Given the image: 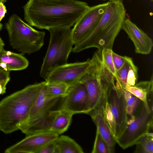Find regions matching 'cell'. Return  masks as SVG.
I'll return each mask as SVG.
<instances>
[{
    "instance_id": "cell-1",
    "label": "cell",
    "mask_w": 153,
    "mask_h": 153,
    "mask_svg": "<svg viewBox=\"0 0 153 153\" xmlns=\"http://www.w3.org/2000/svg\"><path fill=\"white\" fill-rule=\"evenodd\" d=\"M89 8L78 0H29L23 7L24 19L29 25L47 30L71 27Z\"/></svg>"
},
{
    "instance_id": "cell-2",
    "label": "cell",
    "mask_w": 153,
    "mask_h": 153,
    "mask_svg": "<svg viewBox=\"0 0 153 153\" xmlns=\"http://www.w3.org/2000/svg\"><path fill=\"white\" fill-rule=\"evenodd\" d=\"M108 2L104 14L95 28L87 37L74 45L72 52L77 53L92 48L100 50L112 49L126 18V10L122 0Z\"/></svg>"
},
{
    "instance_id": "cell-3",
    "label": "cell",
    "mask_w": 153,
    "mask_h": 153,
    "mask_svg": "<svg viewBox=\"0 0 153 153\" xmlns=\"http://www.w3.org/2000/svg\"><path fill=\"white\" fill-rule=\"evenodd\" d=\"M44 81L28 85L0 101V131L5 134L19 130L28 117Z\"/></svg>"
},
{
    "instance_id": "cell-4",
    "label": "cell",
    "mask_w": 153,
    "mask_h": 153,
    "mask_svg": "<svg viewBox=\"0 0 153 153\" xmlns=\"http://www.w3.org/2000/svg\"><path fill=\"white\" fill-rule=\"evenodd\" d=\"M88 71L79 81L85 86L88 94L87 105L85 114L89 115L103 111L108 91L115 82V77L104 65L101 50L94 53Z\"/></svg>"
},
{
    "instance_id": "cell-5",
    "label": "cell",
    "mask_w": 153,
    "mask_h": 153,
    "mask_svg": "<svg viewBox=\"0 0 153 153\" xmlns=\"http://www.w3.org/2000/svg\"><path fill=\"white\" fill-rule=\"evenodd\" d=\"M44 81L27 120L18 126L26 136L50 131L56 115L62 109L65 96L49 97L46 93Z\"/></svg>"
},
{
    "instance_id": "cell-6",
    "label": "cell",
    "mask_w": 153,
    "mask_h": 153,
    "mask_svg": "<svg viewBox=\"0 0 153 153\" xmlns=\"http://www.w3.org/2000/svg\"><path fill=\"white\" fill-rule=\"evenodd\" d=\"M48 30L49 43L40 71V77L45 80L54 69L68 63L74 45L71 27H59Z\"/></svg>"
},
{
    "instance_id": "cell-7",
    "label": "cell",
    "mask_w": 153,
    "mask_h": 153,
    "mask_svg": "<svg viewBox=\"0 0 153 153\" xmlns=\"http://www.w3.org/2000/svg\"><path fill=\"white\" fill-rule=\"evenodd\" d=\"M5 27L10 45L22 54L35 53L44 44L45 33L35 29L15 14L9 17Z\"/></svg>"
},
{
    "instance_id": "cell-8",
    "label": "cell",
    "mask_w": 153,
    "mask_h": 153,
    "mask_svg": "<svg viewBox=\"0 0 153 153\" xmlns=\"http://www.w3.org/2000/svg\"><path fill=\"white\" fill-rule=\"evenodd\" d=\"M153 110H148L142 102L135 114L128 116L125 128L115 138L116 143L123 149L135 145L141 137L153 130Z\"/></svg>"
},
{
    "instance_id": "cell-9",
    "label": "cell",
    "mask_w": 153,
    "mask_h": 153,
    "mask_svg": "<svg viewBox=\"0 0 153 153\" xmlns=\"http://www.w3.org/2000/svg\"><path fill=\"white\" fill-rule=\"evenodd\" d=\"M108 2L92 7L82 16L71 29V36L74 45L87 37L99 22L108 5Z\"/></svg>"
},
{
    "instance_id": "cell-10",
    "label": "cell",
    "mask_w": 153,
    "mask_h": 153,
    "mask_svg": "<svg viewBox=\"0 0 153 153\" xmlns=\"http://www.w3.org/2000/svg\"><path fill=\"white\" fill-rule=\"evenodd\" d=\"M92 59L83 62L67 63L54 69L45 81L47 82L60 83L71 86L79 81L88 71Z\"/></svg>"
},
{
    "instance_id": "cell-11",
    "label": "cell",
    "mask_w": 153,
    "mask_h": 153,
    "mask_svg": "<svg viewBox=\"0 0 153 153\" xmlns=\"http://www.w3.org/2000/svg\"><path fill=\"white\" fill-rule=\"evenodd\" d=\"M115 125V138L122 132L128 120L123 89L115 82L109 89L107 97Z\"/></svg>"
},
{
    "instance_id": "cell-12",
    "label": "cell",
    "mask_w": 153,
    "mask_h": 153,
    "mask_svg": "<svg viewBox=\"0 0 153 153\" xmlns=\"http://www.w3.org/2000/svg\"><path fill=\"white\" fill-rule=\"evenodd\" d=\"M59 135L49 131L27 135L24 139L7 148L5 153H37L45 145L55 141Z\"/></svg>"
},
{
    "instance_id": "cell-13",
    "label": "cell",
    "mask_w": 153,
    "mask_h": 153,
    "mask_svg": "<svg viewBox=\"0 0 153 153\" xmlns=\"http://www.w3.org/2000/svg\"><path fill=\"white\" fill-rule=\"evenodd\" d=\"M88 101L86 87L82 82L79 81L69 87L65 97L62 109L73 115L85 114Z\"/></svg>"
},
{
    "instance_id": "cell-14",
    "label": "cell",
    "mask_w": 153,
    "mask_h": 153,
    "mask_svg": "<svg viewBox=\"0 0 153 153\" xmlns=\"http://www.w3.org/2000/svg\"><path fill=\"white\" fill-rule=\"evenodd\" d=\"M121 29L126 32L133 42L136 53L145 55L150 53L153 46L152 39L130 19L125 18Z\"/></svg>"
},
{
    "instance_id": "cell-15",
    "label": "cell",
    "mask_w": 153,
    "mask_h": 153,
    "mask_svg": "<svg viewBox=\"0 0 153 153\" xmlns=\"http://www.w3.org/2000/svg\"><path fill=\"white\" fill-rule=\"evenodd\" d=\"M140 99L149 110H153V77L149 80L142 81L124 88Z\"/></svg>"
},
{
    "instance_id": "cell-16",
    "label": "cell",
    "mask_w": 153,
    "mask_h": 153,
    "mask_svg": "<svg viewBox=\"0 0 153 153\" xmlns=\"http://www.w3.org/2000/svg\"><path fill=\"white\" fill-rule=\"evenodd\" d=\"M29 62L21 54L6 51L3 48L0 51V68L6 71H19L28 66Z\"/></svg>"
},
{
    "instance_id": "cell-17",
    "label": "cell",
    "mask_w": 153,
    "mask_h": 153,
    "mask_svg": "<svg viewBox=\"0 0 153 153\" xmlns=\"http://www.w3.org/2000/svg\"><path fill=\"white\" fill-rule=\"evenodd\" d=\"M89 115L96 126L97 131L106 143L109 153H114L116 142L115 137L105 120L103 111L94 112Z\"/></svg>"
},
{
    "instance_id": "cell-18",
    "label": "cell",
    "mask_w": 153,
    "mask_h": 153,
    "mask_svg": "<svg viewBox=\"0 0 153 153\" xmlns=\"http://www.w3.org/2000/svg\"><path fill=\"white\" fill-rule=\"evenodd\" d=\"M73 115L67 111L62 109L55 117L50 131L58 135L64 133L70 125Z\"/></svg>"
},
{
    "instance_id": "cell-19",
    "label": "cell",
    "mask_w": 153,
    "mask_h": 153,
    "mask_svg": "<svg viewBox=\"0 0 153 153\" xmlns=\"http://www.w3.org/2000/svg\"><path fill=\"white\" fill-rule=\"evenodd\" d=\"M56 153H83L81 147L73 139L62 135L55 141Z\"/></svg>"
},
{
    "instance_id": "cell-20",
    "label": "cell",
    "mask_w": 153,
    "mask_h": 153,
    "mask_svg": "<svg viewBox=\"0 0 153 153\" xmlns=\"http://www.w3.org/2000/svg\"><path fill=\"white\" fill-rule=\"evenodd\" d=\"M135 145L136 153H153V133L149 132L141 137Z\"/></svg>"
},
{
    "instance_id": "cell-21",
    "label": "cell",
    "mask_w": 153,
    "mask_h": 153,
    "mask_svg": "<svg viewBox=\"0 0 153 153\" xmlns=\"http://www.w3.org/2000/svg\"><path fill=\"white\" fill-rule=\"evenodd\" d=\"M123 90L126 112L128 116H131L137 111L142 101L129 91Z\"/></svg>"
},
{
    "instance_id": "cell-22",
    "label": "cell",
    "mask_w": 153,
    "mask_h": 153,
    "mask_svg": "<svg viewBox=\"0 0 153 153\" xmlns=\"http://www.w3.org/2000/svg\"><path fill=\"white\" fill-rule=\"evenodd\" d=\"M46 82V94L49 97L65 96L69 86L62 83Z\"/></svg>"
},
{
    "instance_id": "cell-23",
    "label": "cell",
    "mask_w": 153,
    "mask_h": 153,
    "mask_svg": "<svg viewBox=\"0 0 153 153\" xmlns=\"http://www.w3.org/2000/svg\"><path fill=\"white\" fill-rule=\"evenodd\" d=\"M125 62L122 67L117 71L116 79L121 87L124 89L126 86L127 76L129 68L130 62L132 59L125 56Z\"/></svg>"
},
{
    "instance_id": "cell-24",
    "label": "cell",
    "mask_w": 153,
    "mask_h": 153,
    "mask_svg": "<svg viewBox=\"0 0 153 153\" xmlns=\"http://www.w3.org/2000/svg\"><path fill=\"white\" fill-rule=\"evenodd\" d=\"M112 49L104 48L101 50L102 60L103 63L108 71L115 77L117 71L114 63Z\"/></svg>"
},
{
    "instance_id": "cell-25",
    "label": "cell",
    "mask_w": 153,
    "mask_h": 153,
    "mask_svg": "<svg viewBox=\"0 0 153 153\" xmlns=\"http://www.w3.org/2000/svg\"><path fill=\"white\" fill-rule=\"evenodd\" d=\"M92 153H109L108 146L99 132L97 131Z\"/></svg>"
},
{
    "instance_id": "cell-26",
    "label": "cell",
    "mask_w": 153,
    "mask_h": 153,
    "mask_svg": "<svg viewBox=\"0 0 153 153\" xmlns=\"http://www.w3.org/2000/svg\"><path fill=\"white\" fill-rule=\"evenodd\" d=\"M103 113L105 120L115 137V125L114 120L107 98L103 108Z\"/></svg>"
},
{
    "instance_id": "cell-27",
    "label": "cell",
    "mask_w": 153,
    "mask_h": 153,
    "mask_svg": "<svg viewBox=\"0 0 153 153\" xmlns=\"http://www.w3.org/2000/svg\"><path fill=\"white\" fill-rule=\"evenodd\" d=\"M138 77V68L134 64L132 59L130 62L127 76L126 86L135 85L137 83Z\"/></svg>"
},
{
    "instance_id": "cell-28",
    "label": "cell",
    "mask_w": 153,
    "mask_h": 153,
    "mask_svg": "<svg viewBox=\"0 0 153 153\" xmlns=\"http://www.w3.org/2000/svg\"><path fill=\"white\" fill-rule=\"evenodd\" d=\"M112 56L114 67L116 71L123 65L125 62V56H122L112 52Z\"/></svg>"
},
{
    "instance_id": "cell-29",
    "label": "cell",
    "mask_w": 153,
    "mask_h": 153,
    "mask_svg": "<svg viewBox=\"0 0 153 153\" xmlns=\"http://www.w3.org/2000/svg\"><path fill=\"white\" fill-rule=\"evenodd\" d=\"M55 141L51 142L45 145L38 151L37 153H56Z\"/></svg>"
},
{
    "instance_id": "cell-30",
    "label": "cell",
    "mask_w": 153,
    "mask_h": 153,
    "mask_svg": "<svg viewBox=\"0 0 153 153\" xmlns=\"http://www.w3.org/2000/svg\"><path fill=\"white\" fill-rule=\"evenodd\" d=\"M10 79V71L4 70L0 68V84L6 88Z\"/></svg>"
},
{
    "instance_id": "cell-31",
    "label": "cell",
    "mask_w": 153,
    "mask_h": 153,
    "mask_svg": "<svg viewBox=\"0 0 153 153\" xmlns=\"http://www.w3.org/2000/svg\"><path fill=\"white\" fill-rule=\"evenodd\" d=\"M5 3L1 2L0 3V22L4 17L7 13V10L4 4Z\"/></svg>"
},
{
    "instance_id": "cell-32",
    "label": "cell",
    "mask_w": 153,
    "mask_h": 153,
    "mask_svg": "<svg viewBox=\"0 0 153 153\" xmlns=\"http://www.w3.org/2000/svg\"><path fill=\"white\" fill-rule=\"evenodd\" d=\"M4 46V43L2 39L0 37V51L3 48Z\"/></svg>"
},
{
    "instance_id": "cell-33",
    "label": "cell",
    "mask_w": 153,
    "mask_h": 153,
    "mask_svg": "<svg viewBox=\"0 0 153 153\" xmlns=\"http://www.w3.org/2000/svg\"><path fill=\"white\" fill-rule=\"evenodd\" d=\"M7 1V0H0V3L1 2H3L4 3H5ZM3 26V25L1 24V23L0 22V31L1 30L2 27Z\"/></svg>"
},
{
    "instance_id": "cell-34",
    "label": "cell",
    "mask_w": 153,
    "mask_h": 153,
    "mask_svg": "<svg viewBox=\"0 0 153 153\" xmlns=\"http://www.w3.org/2000/svg\"><path fill=\"white\" fill-rule=\"evenodd\" d=\"M101 0L105 1V0ZM109 0L110 1H112V0Z\"/></svg>"
},
{
    "instance_id": "cell-35",
    "label": "cell",
    "mask_w": 153,
    "mask_h": 153,
    "mask_svg": "<svg viewBox=\"0 0 153 153\" xmlns=\"http://www.w3.org/2000/svg\"></svg>"
}]
</instances>
